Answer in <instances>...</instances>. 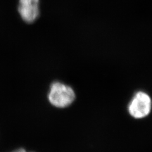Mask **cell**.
I'll return each instance as SVG.
<instances>
[{
  "mask_svg": "<svg viewBox=\"0 0 152 152\" xmlns=\"http://www.w3.org/2000/svg\"><path fill=\"white\" fill-rule=\"evenodd\" d=\"M75 98V92L69 86L58 81L51 84L48 99L52 105L58 108L67 107L74 102Z\"/></svg>",
  "mask_w": 152,
  "mask_h": 152,
  "instance_id": "6da1fadb",
  "label": "cell"
},
{
  "mask_svg": "<svg viewBox=\"0 0 152 152\" xmlns=\"http://www.w3.org/2000/svg\"><path fill=\"white\" fill-rule=\"evenodd\" d=\"M152 107L151 99L144 91L136 93L128 106L130 115L137 119L142 118L149 115Z\"/></svg>",
  "mask_w": 152,
  "mask_h": 152,
  "instance_id": "7a4b0ae2",
  "label": "cell"
},
{
  "mask_svg": "<svg viewBox=\"0 0 152 152\" xmlns=\"http://www.w3.org/2000/svg\"><path fill=\"white\" fill-rule=\"evenodd\" d=\"M18 12L23 21L33 23L39 16V0H19Z\"/></svg>",
  "mask_w": 152,
  "mask_h": 152,
  "instance_id": "3957f363",
  "label": "cell"
},
{
  "mask_svg": "<svg viewBox=\"0 0 152 152\" xmlns=\"http://www.w3.org/2000/svg\"><path fill=\"white\" fill-rule=\"evenodd\" d=\"M12 152H27V151L23 148H19V149H17V150L13 151Z\"/></svg>",
  "mask_w": 152,
  "mask_h": 152,
  "instance_id": "277c9868",
  "label": "cell"
}]
</instances>
